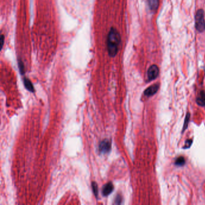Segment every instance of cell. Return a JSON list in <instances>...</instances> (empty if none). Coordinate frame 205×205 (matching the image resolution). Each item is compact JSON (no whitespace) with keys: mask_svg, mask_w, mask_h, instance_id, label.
<instances>
[{"mask_svg":"<svg viewBox=\"0 0 205 205\" xmlns=\"http://www.w3.org/2000/svg\"><path fill=\"white\" fill-rule=\"evenodd\" d=\"M192 142V141L191 140H187L186 142H185V146L184 147V148H185V149L189 148L191 146Z\"/></svg>","mask_w":205,"mask_h":205,"instance_id":"cell-15","label":"cell"},{"mask_svg":"<svg viewBox=\"0 0 205 205\" xmlns=\"http://www.w3.org/2000/svg\"><path fill=\"white\" fill-rule=\"evenodd\" d=\"M149 6L152 11H155L157 10L159 4V0H148Z\"/></svg>","mask_w":205,"mask_h":205,"instance_id":"cell-7","label":"cell"},{"mask_svg":"<svg viewBox=\"0 0 205 205\" xmlns=\"http://www.w3.org/2000/svg\"><path fill=\"white\" fill-rule=\"evenodd\" d=\"M122 197L120 196V195H117V196L115 199L114 203L116 204H120L122 203Z\"/></svg>","mask_w":205,"mask_h":205,"instance_id":"cell-14","label":"cell"},{"mask_svg":"<svg viewBox=\"0 0 205 205\" xmlns=\"http://www.w3.org/2000/svg\"><path fill=\"white\" fill-rule=\"evenodd\" d=\"M23 83H24V86H25L26 88L28 91H30L31 92H34V87L33 86V84L31 83V82L30 81V79H28L27 78H24Z\"/></svg>","mask_w":205,"mask_h":205,"instance_id":"cell-8","label":"cell"},{"mask_svg":"<svg viewBox=\"0 0 205 205\" xmlns=\"http://www.w3.org/2000/svg\"><path fill=\"white\" fill-rule=\"evenodd\" d=\"M114 189L113 184L111 182H108L104 185L102 189V194L104 196H107L110 194Z\"/></svg>","mask_w":205,"mask_h":205,"instance_id":"cell-6","label":"cell"},{"mask_svg":"<svg viewBox=\"0 0 205 205\" xmlns=\"http://www.w3.org/2000/svg\"><path fill=\"white\" fill-rule=\"evenodd\" d=\"M159 75V69L157 66L152 65L148 71V77L149 80H153Z\"/></svg>","mask_w":205,"mask_h":205,"instance_id":"cell-4","label":"cell"},{"mask_svg":"<svg viewBox=\"0 0 205 205\" xmlns=\"http://www.w3.org/2000/svg\"><path fill=\"white\" fill-rule=\"evenodd\" d=\"M19 71L22 75H23L24 73H25V67H24L23 62L21 61V60L19 62Z\"/></svg>","mask_w":205,"mask_h":205,"instance_id":"cell-12","label":"cell"},{"mask_svg":"<svg viewBox=\"0 0 205 205\" xmlns=\"http://www.w3.org/2000/svg\"><path fill=\"white\" fill-rule=\"evenodd\" d=\"M197 103L202 106L205 107V93L201 92L199 97L197 99Z\"/></svg>","mask_w":205,"mask_h":205,"instance_id":"cell-9","label":"cell"},{"mask_svg":"<svg viewBox=\"0 0 205 205\" xmlns=\"http://www.w3.org/2000/svg\"><path fill=\"white\" fill-rule=\"evenodd\" d=\"M158 89H159L158 84H154V85L150 86L147 89H146L144 93L147 96H151L157 92Z\"/></svg>","mask_w":205,"mask_h":205,"instance_id":"cell-5","label":"cell"},{"mask_svg":"<svg viewBox=\"0 0 205 205\" xmlns=\"http://www.w3.org/2000/svg\"><path fill=\"white\" fill-rule=\"evenodd\" d=\"M196 27L200 32L205 30V21L204 18V11L199 10L196 15Z\"/></svg>","mask_w":205,"mask_h":205,"instance_id":"cell-2","label":"cell"},{"mask_svg":"<svg viewBox=\"0 0 205 205\" xmlns=\"http://www.w3.org/2000/svg\"><path fill=\"white\" fill-rule=\"evenodd\" d=\"M189 116H190L189 114V113H188V114H187V116H186V118H185V124H184V131L185 129H187V126H188V122H189Z\"/></svg>","mask_w":205,"mask_h":205,"instance_id":"cell-13","label":"cell"},{"mask_svg":"<svg viewBox=\"0 0 205 205\" xmlns=\"http://www.w3.org/2000/svg\"><path fill=\"white\" fill-rule=\"evenodd\" d=\"M111 147V141L108 139H105L104 140L102 141L100 143L99 146V149L101 153H106L110 151Z\"/></svg>","mask_w":205,"mask_h":205,"instance_id":"cell-3","label":"cell"},{"mask_svg":"<svg viewBox=\"0 0 205 205\" xmlns=\"http://www.w3.org/2000/svg\"><path fill=\"white\" fill-rule=\"evenodd\" d=\"M92 189H93V191L94 192L95 196L96 197H98V187L97 184H96L94 182H92Z\"/></svg>","mask_w":205,"mask_h":205,"instance_id":"cell-11","label":"cell"},{"mask_svg":"<svg viewBox=\"0 0 205 205\" xmlns=\"http://www.w3.org/2000/svg\"><path fill=\"white\" fill-rule=\"evenodd\" d=\"M121 42V38L118 31L112 28L108 33L106 40V48L108 54L114 57L117 54Z\"/></svg>","mask_w":205,"mask_h":205,"instance_id":"cell-1","label":"cell"},{"mask_svg":"<svg viewBox=\"0 0 205 205\" xmlns=\"http://www.w3.org/2000/svg\"><path fill=\"white\" fill-rule=\"evenodd\" d=\"M185 160L183 156H179L178 158L176 159L175 161V164L177 166H182L185 164Z\"/></svg>","mask_w":205,"mask_h":205,"instance_id":"cell-10","label":"cell"}]
</instances>
